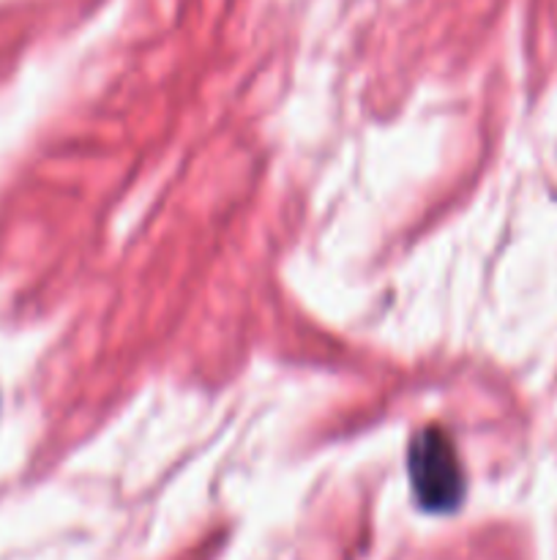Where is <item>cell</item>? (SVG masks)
I'll return each mask as SVG.
<instances>
[{
    "mask_svg": "<svg viewBox=\"0 0 557 560\" xmlns=\"http://www.w3.org/2000/svg\"><path fill=\"white\" fill-rule=\"evenodd\" d=\"M410 481L426 512L448 514L464 498V474L457 448L440 427H426L410 443Z\"/></svg>",
    "mask_w": 557,
    "mask_h": 560,
    "instance_id": "1",
    "label": "cell"
}]
</instances>
